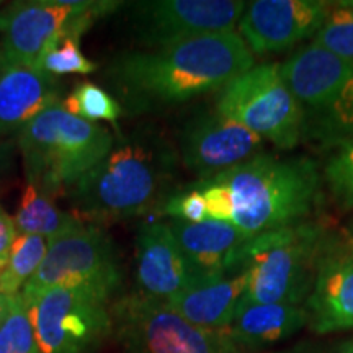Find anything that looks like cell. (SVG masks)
<instances>
[{"mask_svg": "<svg viewBox=\"0 0 353 353\" xmlns=\"http://www.w3.org/2000/svg\"><path fill=\"white\" fill-rule=\"evenodd\" d=\"M254 54L239 33L198 37L154 51L118 54L105 76L123 113H148L219 92L254 68Z\"/></svg>", "mask_w": 353, "mask_h": 353, "instance_id": "cell-1", "label": "cell"}, {"mask_svg": "<svg viewBox=\"0 0 353 353\" xmlns=\"http://www.w3.org/2000/svg\"><path fill=\"white\" fill-rule=\"evenodd\" d=\"M208 218L249 236L301 223L319 200L321 176L307 157L260 152L242 164L198 180Z\"/></svg>", "mask_w": 353, "mask_h": 353, "instance_id": "cell-2", "label": "cell"}, {"mask_svg": "<svg viewBox=\"0 0 353 353\" xmlns=\"http://www.w3.org/2000/svg\"><path fill=\"white\" fill-rule=\"evenodd\" d=\"M179 161L175 144L157 130L132 131L70 190L74 216L101 228L161 208Z\"/></svg>", "mask_w": 353, "mask_h": 353, "instance_id": "cell-3", "label": "cell"}, {"mask_svg": "<svg viewBox=\"0 0 353 353\" xmlns=\"http://www.w3.org/2000/svg\"><path fill=\"white\" fill-rule=\"evenodd\" d=\"M28 185L48 198L63 196L113 149V136L65 112L57 101L17 136Z\"/></svg>", "mask_w": 353, "mask_h": 353, "instance_id": "cell-4", "label": "cell"}, {"mask_svg": "<svg viewBox=\"0 0 353 353\" xmlns=\"http://www.w3.org/2000/svg\"><path fill=\"white\" fill-rule=\"evenodd\" d=\"M329 237L325 229L314 223H296L254 236L242 255V270H249L242 301H306Z\"/></svg>", "mask_w": 353, "mask_h": 353, "instance_id": "cell-5", "label": "cell"}, {"mask_svg": "<svg viewBox=\"0 0 353 353\" xmlns=\"http://www.w3.org/2000/svg\"><path fill=\"white\" fill-rule=\"evenodd\" d=\"M214 110L286 151L304 136V113L281 77L280 64L254 65L232 79L218 92Z\"/></svg>", "mask_w": 353, "mask_h": 353, "instance_id": "cell-6", "label": "cell"}, {"mask_svg": "<svg viewBox=\"0 0 353 353\" xmlns=\"http://www.w3.org/2000/svg\"><path fill=\"white\" fill-rule=\"evenodd\" d=\"M112 321L125 353H239L226 329L198 327L167 303L139 293L114 304Z\"/></svg>", "mask_w": 353, "mask_h": 353, "instance_id": "cell-7", "label": "cell"}, {"mask_svg": "<svg viewBox=\"0 0 353 353\" xmlns=\"http://www.w3.org/2000/svg\"><path fill=\"white\" fill-rule=\"evenodd\" d=\"M108 296L90 286H56L26 304L41 353H92L112 332Z\"/></svg>", "mask_w": 353, "mask_h": 353, "instance_id": "cell-8", "label": "cell"}, {"mask_svg": "<svg viewBox=\"0 0 353 353\" xmlns=\"http://www.w3.org/2000/svg\"><path fill=\"white\" fill-rule=\"evenodd\" d=\"M120 285L121 268L113 241L103 228L83 224L48 242L46 257L20 294L30 304L56 286H90L110 298Z\"/></svg>", "mask_w": 353, "mask_h": 353, "instance_id": "cell-9", "label": "cell"}, {"mask_svg": "<svg viewBox=\"0 0 353 353\" xmlns=\"http://www.w3.org/2000/svg\"><path fill=\"white\" fill-rule=\"evenodd\" d=\"M247 2L239 0H149L134 2L132 30L145 48H167L206 34L236 32Z\"/></svg>", "mask_w": 353, "mask_h": 353, "instance_id": "cell-10", "label": "cell"}, {"mask_svg": "<svg viewBox=\"0 0 353 353\" xmlns=\"http://www.w3.org/2000/svg\"><path fill=\"white\" fill-rule=\"evenodd\" d=\"M263 139L211 110L193 114L179 132V157L190 172L210 179L262 152Z\"/></svg>", "mask_w": 353, "mask_h": 353, "instance_id": "cell-11", "label": "cell"}, {"mask_svg": "<svg viewBox=\"0 0 353 353\" xmlns=\"http://www.w3.org/2000/svg\"><path fill=\"white\" fill-rule=\"evenodd\" d=\"M329 8L322 0H254L245 3L237 28L252 54H276L316 37Z\"/></svg>", "mask_w": 353, "mask_h": 353, "instance_id": "cell-12", "label": "cell"}, {"mask_svg": "<svg viewBox=\"0 0 353 353\" xmlns=\"http://www.w3.org/2000/svg\"><path fill=\"white\" fill-rule=\"evenodd\" d=\"M76 2H15L0 10V69L30 68L59 37Z\"/></svg>", "mask_w": 353, "mask_h": 353, "instance_id": "cell-13", "label": "cell"}, {"mask_svg": "<svg viewBox=\"0 0 353 353\" xmlns=\"http://www.w3.org/2000/svg\"><path fill=\"white\" fill-rule=\"evenodd\" d=\"M304 307L316 334L353 329V242L329 237Z\"/></svg>", "mask_w": 353, "mask_h": 353, "instance_id": "cell-14", "label": "cell"}, {"mask_svg": "<svg viewBox=\"0 0 353 353\" xmlns=\"http://www.w3.org/2000/svg\"><path fill=\"white\" fill-rule=\"evenodd\" d=\"M169 228L190 265L195 281L232 275L242 270V255L254 236L224 221L188 223L172 219Z\"/></svg>", "mask_w": 353, "mask_h": 353, "instance_id": "cell-15", "label": "cell"}, {"mask_svg": "<svg viewBox=\"0 0 353 353\" xmlns=\"http://www.w3.org/2000/svg\"><path fill=\"white\" fill-rule=\"evenodd\" d=\"M136 280L145 298L170 301L195 283L169 224L151 223L136 239Z\"/></svg>", "mask_w": 353, "mask_h": 353, "instance_id": "cell-16", "label": "cell"}, {"mask_svg": "<svg viewBox=\"0 0 353 353\" xmlns=\"http://www.w3.org/2000/svg\"><path fill=\"white\" fill-rule=\"evenodd\" d=\"M280 74L307 120L334 100L353 74V68L317 43H311L280 64Z\"/></svg>", "mask_w": 353, "mask_h": 353, "instance_id": "cell-17", "label": "cell"}, {"mask_svg": "<svg viewBox=\"0 0 353 353\" xmlns=\"http://www.w3.org/2000/svg\"><path fill=\"white\" fill-rule=\"evenodd\" d=\"M57 99L56 77L30 68L0 69V138L20 132Z\"/></svg>", "mask_w": 353, "mask_h": 353, "instance_id": "cell-18", "label": "cell"}, {"mask_svg": "<svg viewBox=\"0 0 353 353\" xmlns=\"http://www.w3.org/2000/svg\"><path fill=\"white\" fill-rule=\"evenodd\" d=\"M249 285V270L195 281L167 304L198 327L228 329Z\"/></svg>", "mask_w": 353, "mask_h": 353, "instance_id": "cell-19", "label": "cell"}, {"mask_svg": "<svg viewBox=\"0 0 353 353\" xmlns=\"http://www.w3.org/2000/svg\"><path fill=\"white\" fill-rule=\"evenodd\" d=\"M306 325L307 309L299 304H255L241 299L226 332L237 348H263L293 337Z\"/></svg>", "mask_w": 353, "mask_h": 353, "instance_id": "cell-20", "label": "cell"}, {"mask_svg": "<svg viewBox=\"0 0 353 353\" xmlns=\"http://www.w3.org/2000/svg\"><path fill=\"white\" fill-rule=\"evenodd\" d=\"M13 223L20 234L41 236L48 242L83 226L77 216L57 208L51 198L38 192L33 185L25 187Z\"/></svg>", "mask_w": 353, "mask_h": 353, "instance_id": "cell-21", "label": "cell"}, {"mask_svg": "<svg viewBox=\"0 0 353 353\" xmlns=\"http://www.w3.org/2000/svg\"><path fill=\"white\" fill-rule=\"evenodd\" d=\"M304 138L337 149L353 141V74L321 113L304 120Z\"/></svg>", "mask_w": 353, "mask_h": 353, "instance_id": "cell-22", "label": "cell"}, {"mask_svg": "<svg viewBox=\"0 0 353 353\" xmlns=\"http://www.w3.org/2000/svg\"><path fill=\"white\" fill-rule=\"evenodd\" d=\"M48 252V241L33 234H20L12 247L10 257L0 272V293L17 296L19 291L28 283Z\"/></svg>", "mask_w": 353, "mask_h": 353, "instance_id": "cell-23", "label": "cell"}, {"mask_svg": "<svg viewBox=\"0 0 353 353\" xmlns=\"http://www.w3.org/2000/svg\"><path fill=\"white\" fill-rule=\"evenodd\" d=\"M63 108L85 121L117 123L121 118L120 101L92 82H79L63 101Z\"/></svg>", "mask_w": 353, "mask_h": 353, "instance_id": "cell-24", "label": "cell"}, {"mask_svg": "<svg viewBox=\"0 0 353 353\" xmlns=\"http://www.w3.org/2000/svg\"><path fill=\"white\" fill-rule=\"evenodd\" d=\"M314 43L353 68V7L345 2L330 3Z\"/></svg>", "mask_w": 353, "mask_h": 353, "instance_id": "cell-25", "label": "cell"}, {"mask_svg": "<svg viewBox=\"0 0 353 353\" xmlns=\"http://www.w3.org/2000/svg\"><path fill=\"white\" fill-rule=\"evenodd\" d=\"M97 69H99V64L92 63L82 54L79 39L63 37L61 33L34 65V70L52 77L68 76V74L87 76V74H94Z\"/></svg>", "mask_w": 353, "mask_h": 353, "instance_id": "cell-26", "label": "cell"}, {"mask_svg": "<svg viewBox=\"0 0 353 353\" xmlns=\"http://www.w3.org/2000/svg\"><path fill=\"white\" fill-rule=\"evenodd\" d=\"M0 353H41L21 294L13 296L10 312L0 325Z\"/></svg>", "mask_w": 353, "mask_h": 353, "instance_id": "cell-27", "label": "cell"}, {"mask_svg": "<svg viewBox=\"0 0 353 353\" xmlns=\"http://www.w3.org/2000/svg\"><path fill=\"white\" fill-rule=\"evenodd\" d=\"M324 180L335 203L353 210V141L335 149L324 167Z\"/></svg>", "mask_w": 353, "mask_h": 353, "instance_id": "cell-28", "label": "cell"}, {"mask_svg": "<svg viewBox=\"0 0 353 353\" xmlns=\"http://www.w3.org/2000/svg\"><path fill=\"white\" fill-rule=\"evenodd\" d=\"M159 211L165 216H172L174 219L188 221V223H203L210 219L205 198L200 190L192 187V183L179 192H172Z\"/></svg>", "mask_w": 353, "mask_h": 353, "instance_id": "cell-29", "label": "cell"}, {"mask_svg": "<svg viewBox=\"0 0 353 353\" xmlns=\"http://www.w3.org/2000/svg\"><path fill=\"white\" fill-rule=\"evenodd\" d=\"M17 237L19 236H17L15 223L7 214V211L0 206V270L6 268Z\"/></svg>", "mask_w": 353, "mask_h": 353, "instance_id": "cell-30", "label": "cell"}, {"mask_svg": "<svg viewBox=\"0 0 353 353\" xmlns=\"http://www.w3.org/2000/svg\"><path fill=\"white\" fill-rule=\"evenodd\" d=\"M12 151H13V141L3 139L0 141V183L8 174V169L12 165Z\"/></svg>", "mask_w": 353, "mask_h": 353, "instance_id": "cell-31", "label": "cell"}, {"mask_svg": "<svg viewBox=\"0 0 353 353\" xmlns=\"http://www.w3.org/2000/svg\"><path fill=\"white\" fill-rule=\"evenodd\" d=\"M12 301H13V296H7V294L0 293V325L3 324V321L7 319L8 312H10Z\"/></svg>", "mask_w": 353, "mask_h": 353, "instance_id": "cell-32", "label": "cell"}, {"mask_svg": "<svg viewBox=\"0 0 353 353\" xmlns=\"http://www.w3.org/2000/svg\"><path fill=\"white\" fill-rule=\"evenodd\" d=\"M329 353H353V339L337 343L334 348H330Z\"/></svg>", "mask_w": 353, "mask_h": 353, "instance_id": "cell-33", "label": "cell"}, {"mask_svg": "<svg viewBox=\"0 0 353 353\" xmlns=\"http://www.w3.org/2000/svg\"><path fill=\"white\" fill-rule=\"evenodd\" d=\"M347 3H348V6L353 7V0H347Z\"/></svg>", "mask_w": 353, "mask_h": 353, "instance_id": "cell-34", "label": "cell"}]
</instances>
